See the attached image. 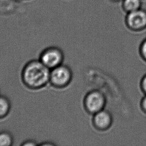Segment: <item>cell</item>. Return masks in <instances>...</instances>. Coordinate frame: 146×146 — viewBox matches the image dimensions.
<instances>
[{
  "mask_svg": "<svg viewBox=\"0 0 146 146\" xmlns=\"http://www.w3.org/2000/svg\"><path fill=\"white\" fill-rule=\"evenodd\" d=\"M94 122L96 126L101 129L108 128L112 123V117L109 113L104 110L95 113Z\"/></svg>",
  "mask_w": 146,
  "mask_h": 146,
  "instance_id": "6",
  "label": "cell"
},
{
  "mask_svg": "<svg viewBox=\"0 0 146 146\" xmlns=\"http://www.w3.org/2000/svg\"><path fill=\"white\" fill-rule=\"evenodd\" d=\"M72 78V73L69 67L61 64L51 70L49 83L55 88H62L69 84Z\"/></svg>",
  "mask_w": 146,
  "mask_h": 146,
  "instance_id": "2",
  "label": "cell"
},
{
  "mask_svg": "<svg viewBox=\"0 0 146 146\" xmlns=\"http://www.w3.org/2000/svg\"><path fill=\"white\" fill-rule=\"evenodd\" d=\"M14 143L12 135L8 131L0 132V146H11Z\"/></svg>",
  "mask_w": 146,
  "mask_h": 146,
  "instance_id": "9",
  "label": "cell"
},
{
  "mask_svg": "<svg viewBox=\"0 0 146 146\" xmlns=\"http://www.w3.org/2000/svg\"><path fill=\"white\" fill-rule=\"evenodd\" d=\"M111 1H112L113 2H119V1H122V0H111Z\"/></svg>",
  "mask_w": 146,
  "mask_h": 146,
  "instance_id": "16",
  "label": "cell"
},
{
  "mask_svg": "<svg viewBox=\"0 0 146 146\" xmlns=\"http://www.w3.org/2000/svg\"><path fill=\"white\" fill-rule=\"evenodd\" d=\"M50 71L39 59H33L28 61L22 69V82L31 90L42 89L49 83Z\"/></svg>",
  "mask_w": 146,
  "mask_h": 146,
  "instance_id": "1",
  "label": "cell"
},
{
  "mask_svg": "<svg viewBox=\"0 0 146 146\" xmlns=\"http://www.w3.org/2000/svg\"><path fill=\"white\" fill-rule=\"evenodd\" d=\"M11 109L10 101L5 96L0 95V119L8 116Z\"/></svg>",
  "mask_w": 146,
  "mask_h": 146,
  "instance_id": "8",
  "label": "cell"
},
{
  "mask_svg": "<svg viewBox=\"0 0 146 146\" xmlns=\"http://www.w3.org/2000/svg\"><path fill=\"white\" fill-rule=\"evenodd\" d=\"M142 0H122V7L124 11L127 13L134 12L142 8Z\"/></svg>",
  "mask_w": 146,
  "mask_h": 146,
  "instance_id": "7",
  "label": "cell"
},
{
  "mask_svg": "<svg viewBox=\"0 0 146 146\" xmlns=\"http://www.w3.org/2000/svg\"><path fill=\"white\" fill-rule=\"evenodd\" d=\"M22 146H37L38 145L36 141L32 140H28L24 141L22 143L21 145Z\"/></svg>",
  "mask_w": 146,
  "mask_h": 146,
  "instance_id": "11",
  "label": "cell"
},
{
  "mask_svg": "<svg viewBox=\"0 0 146 146\" xmlns=\"http://www.w3.org/2000/svg\"><path fill=\"white\" fill-rule=\"evenodd\" d=\"M38 145H41V146H53L54 145V144L52 143L51 142H44L43 143H42L41 144H39Z\"/></svg>",
  "mask_w": 146,
  "mask_h": 146,
  "instance_id": "14",
  "label": "cell"
},
{
  "mask_svg": "<svg viewBox=\"0 0 146 146\" xmlns=\"http://www.w3.org/2000/svg\"><path fill=\"white\" fill-rule=\"evenodd\" d=\"M125 23L130 30L141 31L146 28V11L142 8L127 14Z\"/></svg>",
  "mask_w": 146,
  "mask_h": 146,
  "instance_id": "4",
  "label": "cell"
},
{
  "mask_svg": "<svg viewBox=\"0 0 146 146\" xmlns=\"http://www.w3.org/2000/svg\"><path fill=\"white\" fill-rule=\"evenodd\" d=\"M85 104L87 110L95 114L103 110L105 104V97L100 92L92 91L87 95Z\"/></svg>",
  "mask_w": 146,
  "mask_h": 146,
  "instance_id": "5",
  "label": "cell"
},
{
  "mask_svg": "<svg viewBox=\"0 0 146 146\" xmlns=\"http://www.w3.org/2000/svg\"><path fill=\"white\" fill-rule=\"evenodd\" d=\"M141 104L143 110L146 111V96L143 98Z\"/></svg>",
  "mask_w": 146,
  "mask_h": 146,
  "instance_id": "13",
  "label": "cell"
},
{
  "mask_svg": "<svg viewBox=\"0 0 146 146\" xmlns=\"http://www.w3.org/2000/svg\"><path fill=\"white\" fill-rule=\"evenodd\" d=\"M15 1L18 2H29V1H32V0H15Z\"/></svg>",
  "mask_w": 146,
  "mask_h": 146,
  "instance_id": "15",
  "label": "cell"
},
{
  "mask_svg": "<svg viewBox=\"0 0 146 146\" xmlns=\"http://www.w3.org/2000/svg\"><path fill=\"white\" fill-rule=\"evenodd\" d=\"M64 53L61 49L56 46H50L42 51L39 60L49 69L51 70L62 64Z\"/></svg>",
  "mask_w": 146,
  "mask_h": 146,
  "instance_id": "3",
  "label": "cell"
},
{
  "mask_svg": "<svg viewBox=\"0 0 146 146\" xmlns=\"http://www.w3.org/2000/svg\"><path fill=\"white\" fill-rule=\"evenodd\" d=\"M141 86L143 90L146 94V75L143 78L141 82Z\"/></svg>",
  "mask_w": 146,
  "mask_h": 146,
  "instance_id": "12",
  "label": "cell"
},
{
  "mask_svg": "<svg viewBox=\"0 0 146 146\" xmlns=\"http://www.w3.org/2000/svg\"><path fill=\"white\" fill-rule=\"evenodd\" d=\"M141 53L143 58L146 60V38L144 40L140 47Z\"/></svg>",
  "mask_w": 146,
  "mask_h": 146,
  "instance_id": "10",
  "label": "cell"
}]
</instances>
